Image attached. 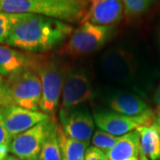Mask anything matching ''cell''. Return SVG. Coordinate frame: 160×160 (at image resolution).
Masks as SVG:
<instances>
[{"label": "cell", "mask_w": 160, "mask_h": 160, "mask_svg": "<svg viewBox=\"0 0 160 160\" xmlns=\"http://www.w3.org/2000/svg\"><path fill=\"white\" fill-rule=\"evenodd\" d=\"M109 160H139L140 133L137 130L121 136L107 153Z\"/></svg>", "instance_id": "14"}, {"label": "cell", "mask_w": 160, "mask_h": 160, "mask_svg": "<svg viewBox=\"0 0 160 160\" xmlns=\"http://www.w3.org/2000/svg\"><path fill=\"white\" fill-rule=\"evenodd\" d=\"M38 158L40 160H62L57 138V123L54 118H52Z\"/></svg>", "instance_id": "17"}, {"label": "cell", "mask_w": 160, "mask_h": 160, "mask_svg": "<svg viewBox=\"0 0 160 160\" xmlns=\"http://www.w3.org/2000/svg\"><path fill=\"white\" fill-rule=\"evenodd\" d=\"M0 109L4 118L6 131L11 138V141L18 134L51 118L49 115L40 110H29L15 106H0Z\"/></svg>", "instance_id": "9"}, {"label": "cell", "mask_w": 160, "mask_h": 160, "mask_svg": "<svg viewBox=\"0 0 160 160\" xmlns=\"http://www.w3.org/2000/svg\"><path fill=\"white\" fill-rule=\"evenodd\" d=\"M109 107L112 111L129 117H138L151 112L148 104L134 94L117 92L108 99Z\"/></svg>", "instance_id": "13"}, {"label": "cell", "mask_w": 160, "mask_h": 160, "mask_svg": "<svg viewBox=\"0 0 160 160\" xmlns=\"http://www.w3.org/2000/svg\"><path fill=\"white\" fill-rule=\"evenodd\" d=\"M3 80H4V78H2V77L0 76V84H1L2 82H3Z\"/></svg>", "instance_id": "28"}, {"label": "cell", "mask_w": 160, "mask_h": 160, "mask_svg": "<svg viewBox=\"0 0 160 160\" xmlns=\"http://www.w3.org/2000/svg\"><path fill=\"white\" fill-rule=\"evenodd\" d=\"M40 3H45L53 6H81L86 4L83 0H33Z\"/></svg>", "instance_id": "22"}, {"label": "cell", "mask_w": 160, "mask_h": 160, "mask_svg": "<svg viewBox=\"0 0 160 160\" xmlns=\"http://www.w3.org/2000/svg\"><path fill=\"white\" fill-rule=\"evenodd\" d=\"M42 96L39 77L33 69L4 78L0 84V106H15L38 111Z\"/></svg>", "instance_id": "2"}, {"label": "cell", "mask_w": 160, "mask_h": 160, "mask_svg": "<svg viewBox=\"0 0 160 160\" xmlns=\"http://www.w3.org/2000/svg\"><path fill=\"white\" fill-rule=\"evenodd\" d=\"M153 111L138 117H129L112 110H99L93 115L95 125L102 131L121 137L139 127L151 126L155 118Z\"/></svg>", "instance_id": "7"}, {"label": "cell", "mask_w": 160, "mask_h": 160, "mask_svg": "<svg viewBox=\"0 0 160 160\" xmlns=\"http://www.w3.org/2000/svg\"><path fill=\"white\" fill-rule=\"evenodd\" d=\"M155 102H156V104H157V107H158V111H160V85L158 86V89H157V92H156Z\"/></svg>", "instance_id": "26"}, {"label": "cell", "mask_w": 160, "mask_h": 160, "mask_svg": "<svg viewBox=\"0 0 160 160\" xmlns=\"http://www.w3.org/2000/svg\"><path fill=\"white\" fill-rule=\"evenodd\" d=\"M3 160H20L18 158H16L15 156H13V155H8V156H6V158H4Z\"/></svg>", "instance_id": "27"}, {"label": "cell", "mask_w": 160, "mask_h": 160, "mask_svg": "<svg viewBox=\"0 0 160 160\" xmlns=\"http://www.w3.org/2000/svg\"><path fill=\"white\" fill-rule=\"evenodd\" d=\"M85 160H109L107 154L94 146L88 147L85 155Z\"/></svg>", "instance_id": "21"}, {"label": "cell", "mask_w": 160, "mask_h": 160, "mask_svg": "<svg viewBox=\"0 0 160 160\" xmlns=\"http://www.w3.org/2000/svg\"><path fill=\"white\" fill-rule=\"evenodd\" d=\"M60 121L63 131L69 137L78 142L90 143L95 123L87 109L77 108L61 118Z\"/></svg>", "instance_id": "11"}, {"label": "cell", "mask_w": 160, "mask_h": 160, "mask_svg": "<svg viewBox=\"0 0 160 160\" xmlns=\"http://www.w3.org/2000/svg\"><path fill=\"white\" fill-rule=\"evenodd\" d=\"M22 15L0 12V44L6 43L13 25L21 19Z\"/></svg>", "instance_id": "20"}, {"label": "cell", "mask_w": 160, "mask_h": 160, "mask_svg": "<svg viewBox=\"0 0 160 160\" xmlns=\"http://www.w3.org/2000/svg\"><path fill=\"white\" fill-rule=\"evenodd\" d=\"M154 0H122L124 6V14L134 17L147 11Z\"/></svg>", "instance_id": "19"}, {"label": "cell", "mask_w": 160, "mask_h": 160, "mask_svg": "<svg viewBox=\"0 0 160 160\" xmlns=\"http://www.w3.org/2000/svg\"><path fill=\"white\" fill-rule=\"evenodd\" d=\"M37 54L0 45V76L6 78L25 69H33Z\"/></svg>", "instance_id": "12"}, {"label": "cell", "mask_w": 160, "mask_h": 160, "mask_svg": "<svg viewBox=\"0 0 160 160\" xmlns=\"http://www.w3.org/2000/svg\"><path fill=\"white\" fill-rule=\"evenodd\" d=\"M115 25L102 26L91 22H82L72 31L59 49V55L79 57L90 54L102 48L112 37Z\"/></svg>", "instance_id": "4"}, {"label": "cell", "mask_w": 160, "mask_h": 160, "mask_svg": "<svg viewBox=\"0 0 160 160\" xmlns=\"http://www.w3.org/2000/svg\"><path fill=\"white\" fill-rule=\"evenodd\" d=\"M57 138L62 160H85L89 143L78 142L69 137L59 124H57Z\"/></svg>", "instance_id": "16"}, {"label": "cell", "mask_w": 160, "mask_h": 160, "mask_svg": "<svg viewBox=\"0 0 160 160\" xmlns=\"http://www.w3.org/2000/svg\"><path fill=\"white\" fill-rule=\"evenodd\" d=\"M140 133V154L149 160L160 158V134L153 125L141 126L137 129Z\"/></svg>", "instance_id": "15"}, {"label": "cell", "mask_w": 160, "mask_h": 160, "mask_svg": "<svg viewBox=\"0 0 160 160\" xmlns=\"http://www.w3.org/2000/svg\"><path fill=\"white\" fill-rule=\"evenodd\" d=\"M33 69L39 77L42 87L40 111L53 117L62 97L66 68L56 58L37 54Z\"/></svg>", "instance_id": "3"}, {"label": "cell", "mask_w": 160, "mask_h": 160, "mask_svg": "<svg viewBox=\"0 0 160 160\" xmlns=\"http://www.w3.org/2000/svg\"><path fill=\"white\" fill-rule=\"evenodd\" d=\"M120 137L109 134L106 132L97 130L93 132L92 137V143L94 147L107 153L118 142Z\"/></svg>", "instance_id": "18"}, {"label": "cell", "mask_w": 160, "mask_h": 160, "mask_svg": "<svg viewBox=\"0 0 160 160\" xmlns=\"http://www.w3.org/2000/svg\"><path fill=\"white\" fill-rule=\"evenodd\" d=\"M83 1H85V0H83Z\"/></svg>", "instance_id": "30"}, {"label": "cell", "mask_w": 160, "mask_h": 160, "mask_svg": "<svg viewBox=\"0 0 160 160\" xmlns=\"http://www.w3.org/2000/svg\"><path fill=\"white\" fill-rule=\"evenodd\" d=\"M90 6L86 10L82 22L109 26L119 22L124 17L122 0H89Z\"/></svg>", "instance_id": "10"}, {"label": "cell", "mask_w": 160, "mask_h": 160, "mask_svg": "<svg viewBox=\"0 0 160 160\" xmlns=\"http://www.w3.org/2000/svg\"><path fill=\"white\" fill-rule=\"evenodd\" d=\"M94 92L91 80L85 70L66 68L62 97L59 104V118H64L71 110L92 100Z\"/></svg>", "instance_id": "6"}, {"label": "cell", "mask_w": 160, "mask_h": 160, "mask_svg": "<svg viewBox=\"0 0 160 160\" xmlns=\"http://www.w3.org/2000/svg\"><path fill=\"white\" fill-rule=\"evenodd\" d=\"M52 118L51 117L49 119L41 122L12 138L9 144V152L20 160L38 158Z\"/></svg>", "instance_id": "8"}, {"label": "cell", "mask_w": 160, "mask_h": 160, "mask_svg": "<svg viewBox=\"0 0 160 160\" xmlns=\"http://www.w3.org/2000/svg\"><path fill=\"white\" fill-rule=\"evenodd\" d=\"M86 4L81 6H53L33 0H0V12L12 14H38L66 22L83 19Z\"/></svg>", "instance_id": "5"}, {"label": "cell", "mask_w": 160, "mask_h": 160, "mask_svg": "<svg viewBox=\"0 0 160 160\" xmlns=\"http://www.w3.org/2000/svg\"><path fill=\"white\" fill-rule=\"evenodd\" d=\"M152 125L156 127V129L160 134V111H158V113L155 115V118Z\"/></svg>", "instance_id": "25"}, {"label": "cell", "mask_w": 160, "mask_h": 160, "mask_svg": "<svg viewBox=\"0 0 160 160\" xmlns=\"http://www.w3.org/2000/svg\"><path fill=\"white\" fill-rule=\"evenodd\" d=\"M10 142H11V138L6 131L4 118H3V115H2L1 109H0V146H2V145L9 146Z\"/></svg>", "instance_id": "23"}, {"label": "cell", "mask_w": 160, "mask_h": 160, "mask_svg": "<svg viewBox=\"0 0 160 160\" xmlns=\"http://www.w3.org/2000/svg\"><path fill=\"white\" fill-rule=\"evenodd\" d=\"M73 31L66 22L38 14H22L6 44L29 53H44L61 46Z\"/></svg>", "instance_id": "1"}, {"label": "cell", "mask_w": 160, "mask_h": 160, "mask_svg": "<svg viewBox=\"0 0 160 160\" xmlns=\"http://www.w3.org/2000/svg\"><path fill=\"white\" fill-rule=\"evenodd\" d=\"M9 153V146L2 145L0 146V160H3Z\"/></svg>", "instance_id": "24"}, {"label": "cell", "mask_w": 160, "mask_h": 160, "mask_svg": "<svg viewBox=\"0 0 160 160\" xmlns=\"http://www.w3.org/2000/svg\"><path fill=\"white\" fill-rule=\"evenodd\" d=\"M33 160H40L39 158H36V159H33Z\"/></svg>", "instance_id": "29"}]
</instances>
